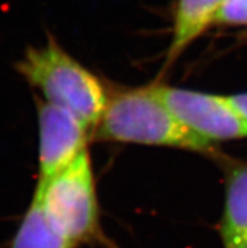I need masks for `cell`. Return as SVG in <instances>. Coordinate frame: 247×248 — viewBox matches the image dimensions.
Listing matches in <instances>:
<instances>
[{"instance_id":"1","label":"cell","mask_w":247,"mask_h":248,"mask_svg":"<svg viewBox=\"0 0 247 248\" xmlns=\"http://www.w3.org/2000/svg\"><path fill=\"white\" fill-rule=\"evenodd\" d=\"M16 69L44 101L72 112L90 130L96 127L110 96L100 79L53 38L25 50Z\"/></svg>"},{"instance_id":"2","label":"cell","mask_w":247,"mask_h":248,"mask_svg":"<svg viewBox=\"0 0 247 248\" xmlns=\"http://www.w3.org/2000/svg\"><path fill=\"white\" fill-rule=\"evenodd\" d=\"M96 138L126 144L210 151L213 145L188 130L154 91L153 86L110 96L95 127Z\"/></svg>"},{"instance_id":"3","label":"cell","mask_w":247,"mask_h":248,"mask_svg":"<svg viewBox=\"0 0 247 248\" xmlns=\"http://www.w3.org/2000/svg\"><path fill=\"white\" fill-rule=\"evenodd\" d=\"M33 197L52 226L75 246L96 237L99 203L88 150L48 180L38 183Z\"/></svg>"},{"instance_id":"4","label":"cell","mask_w":247,"mask_h":248,"mask_svg":"<svg viewBox=\"0 0 247 248\" xmlns=\"http://www.w3.org/2000/svg\"><path fill=\"white\" fill-rule=\"evenodd\" d=\"M153 88L188 130L210 144L247 138V123L236 111L229 96L166 85H153Z\"/></svg>"},{"instance_id":"5","label":"cell","mask_w":247,"mask_h":248,"mask_svg":"<svg viewBox=\"0 0 247 248\" xmlns=\"http://www.w3.org/2000/svg\"><path fill=\"white\" fill-rule=\"evenodd\" d=\"M38 183H43L68 167L87 150L88 129L66 108L38 101Z\"/></svg>"},{"instance_id":"6","label":"cell","mask_w":247,"mask_h":248,"mask_svg":"<svg viewBox=\"0 0 247 248\" xmlns=\"http://www.w3.org/2000/svg\"><path fill=\"white\" fill-rule=\"evenodd\" d=\"M225 0H178L174 14L172 41L169 44L166 62L178 60L196 39L212 24H216Z\"/></svg>"},{"instance_id":"7","label":"cell","mask_w":247,"mask_h":248,"mask_svg":"<svg viewBox=\"0 0 247 248\" xmlns=\"http://www.w3.org/2000/svg\"><path fill=\"white\" fill-rule=\"evenodd\" d=\"M219 234L225 248H237L247 241V163L232 168L227 176Z\"/></svg>"},{"instance_id":"8","label":"cell","mask_w":247,"mask_h":248,"mask_svg":"<svg viewBox=\"0 0 247 248\" xmlns=\"http://www.w3.org/2000/svg\"><path fill=\"white\" fill-rule=\"evenodd\" d=\"M71 241L52 226L39 202L33 197L27 208L10 248H76Z\"/></svg>"},{"instance_id":"9","label":"cell","mask_w":247,"mask_h":248,"mask_svg":"<svg viewBox=\"0 0 247 248\" xmlns=\"http://www.w3.org/2000/svg\"><path fill=\"white\" fill-rule=\"evenodd\" d=\"M216 24L247 28V0H225Z\"/></svg>"},{"instance_id":"10","label":"cell","mask_w":247,"mask_h":248,"mask_svg":"<svg viewBox=\"0 0 247 248\" xmlns=\"http://www.w3.org/2000/svg\"><path fill=\"white\" fill-rule=\"evenodd\" d=\"M229 100L231 101V104L236 108L242 119L247 123V92L246 93H238L229 96Z\"/></svg>"},{"instance_id":"11","label":"cell","mask_w":247,"mask_h":248,"mask_svg":"<svg viewBox=\"0 0 247 248\" xmlns=\"http://www.w3.org/2000/svg\"><path fill=\"white\" fill-rule=\"evenodd\" d=\"M237 248H247V241H246V242H245V243H242V245L238 246Z\"/></svg>"}]
</instances>
